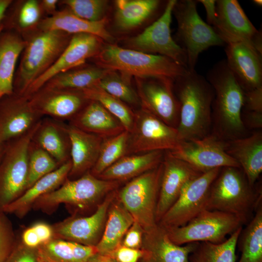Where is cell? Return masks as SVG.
<instances>
[{
  "label": "cell",
  "instance_id": "1",
  "mask_svg": "<svg viewBox=\"0 0 262 262\" xmlns=\"http://www.w3.org/2000/svg\"><path fill=\"white\" fill-rule=\"evenodd\" d=\"M173 90L180 105L177 128L180 140H198L210 134L214 92L206 78L195 69H188L174 81Z\"/></svg>",
  "mask_w": 262,
  "mask_h": 262
},
{
  "label": "cell",
  "instance_id": "2",
  "mask_svg": "<svg viewBox=\"0 0 262 262\" xmlns=\"http://www.w3.org/2000/svg\"><path fill=\"white\" fill-rule=\"evenodd\" d=\"M206 79L214 92L211 133L225 141L248 135L250 133L245 127L241 117L244 91L226 60L214 64L208 71Z\"/></svg>",
  "mask_w": 262,
  "mask_h": 262
},
{
  "label": "cell",
  "instance_id": "3",
  "mask_svg": "<svg viewBox=\"0 0 262 262\" xmlns=\"http://www.w3.org/2000/svg\"><path fill=\"white\" fill-rule=\"evenodd\" d=\"M97 66L118 72L131 79L167 78L174 81L188 69L164 56L123 48L114 44L103 45L93 58Z\"/></svg>",
  "mask_w": 262,
  "mask_h": 262
},
{
  "label": "cell",
  "instance_id": "4",
  "mask_svg": "<svg viewBox=\"0 0 262 262\" xmlns=\"http://www.w3.org/2000/svg\"><path fill=\"white\" fill-rule=\"evenodd\" d=\"M26 45L16 72L14 92L23 95L31 84L48 70L64 51L72 35L58 30L34 29Z\"/></svg>",
  "mask_w": 262,
  "mask_h": 262
},
{
  "label": "cell",
  "instance_id": "5",
  "mask_svg": "<svg viewBox=\"0 0 262 262\" xmlns=\"http://www.w3.org/2000/svg\"><path fill=\"white\" fill-rule=\"evenodd\" d=\"M261 202V191L249 184L242 169L227 166L221 168L211 185L206 209L235 215L246 223Z\"/></svg>",
  "mask_w": 262,
  "mask_h": 262
},
{
  "label": "cell",
  "instance_id": "6",
  "mask_svg": "<svg viewBox=\"0 0 262 262\" xmlns=\"http://www.w3.org/2000/svg\"><path fill=\"white\" fill-rule=\"evenodd\" d=\"M121 182L100 179L90 171L73 180L68 179L58 188L36 200L32 208L48 213L64 204L75 211H85L97 206Z\"/></svg>",
  "mask_w": 262,
  "mask_h": 262
},
{
  "label": "cell",
  "instance_id": "7",
  "mask_svg": "<svg viewBox=\"0 0 262 262\" xmlns=\"http://www.w3.org/2000/svg\"><path fill=\"white\" fill-rule=\"evenodd\" d=\"M163 170L162 162L115 190V198L144 231L157 225L156 213Z\"/></svg>",
  "mask_w": 262,
  "mask_h": 262
},
{
  "label": "cell",
  "instance_id": "8",
  "mask_svg": "<svg viewBox=\"0 0 262 262\" xmlns=\"http://www.w3.org/2000/svg\"><path fill=\"white\" fill-rule=\"evenodd\" d=\"M197 0H177L174 7L180 46L184 50L188 70H194L199 54L209 48L226 44L213 27L199 16Z\"/></svg>",
  "mask_w": 262,
  "mask_h": 262
},
{
  "label": "cell",
  "instance_id": "9",
  "mask_svg": "<svg viewBox=\"0 0 262 262\" xmlns=\"http://www.w3.org/2000/svg\"><path fill=\"white\" fill-rule=\"evenodd\" d=\"M39 123L26 134L5 143L0 161V212L26 190L29 147Z\"/></svg>",
  "mask_w": 262,
  "mask_h": 262
},
{
  "label": "cell",
  "instance_id": "10",
  "mask_svg": "<svg viewBox=\"0 0 262 262\" xmlns=\"http://www.w3.org/2000/svg\"><path fill=\"white\" fill-rule=\"evenodd\" d=\"M245 223L235 215L205 209L184 226L164 229L170 240L178 245L197 242L219 244Z\"/></svg>",
  "mask_w": 262,
  "mask_h": 262
},
{
  "label": "cell",
  "instance_id": "11",
  "mask_svg": "<svg viewBox=\"0 0 262 262\" xmlns=\"http://www.w3.org/2000/svg\"><path fill=\"white\" fill-rule=\"evenodd\" d=\"M176 128L141 108L134 112L129 132L127 155L153 151H172L180 143Z\"/></svg>",
  "mask_w": 262,
  "mask_h": 262
},
{
  "label": "cell",
  "instance_id": "12",
  "mask_svg": "<svg viewBox=\"0 0 262 262\" xmlns=\"http://www.w3.org/2000/svg\"><path fill=\"white\" fill-rule=\"evenodd\" d=\"M177 1L168 0L164 12L158 19L141 33L127 40V49L164 56L187 68L186 53L171 36L170 26Z\"/></svg>",
  "mask_w": 262,
  "mask_h": 262
},
{
  "label": "cell",
  "instance_id": "13",
  "mask_svg": "<svg viewBox=\"0 0 262 262\" xmlns=\"http://www.w3.org/2000/svg\"><path fill=\"white\" fill-rule=\"evenodd\" d=\"M221 168L203 173L187 183L158 224L165 229L181 227L206 209L210 188Z\"/></svg>",
  "mask_w": 262,
  "mask_h": 262
},
{
  "label": "cell",
  "instance_id": "14",
  "mask_svg": "<svg viewBox=\"0 0 262 262\" xmlns=\"http://www.w3.org/2000/svg\"><path fill=\"white\" fill-rule=\"evenodd\" d=\"M213 29L226 44L244 43L262 55V33L254 26L236 0H216Z\"/></svg>",
  "mask_w": 262,
  "mask_h": 262
},
{
  "label": "cell",
  "instance_id": "15",
  "mask_svg": "<svg viewBox=\"0 0 262 262\" xmlns=\"http://www.w3.org/2000/svg\"><path fill=\"white\" fill-rule=\"evenodd\" d=\"M135 79L141 108L177 129L180 105L174 92V81L158 78Z\"/></svg>",
  "mask_w": 262,
  "mask_h": 262
},
{
  "label": "cell",
  "instance_id": "16",
  "mask_svg": "<svg viewBox=\"0 0 262 262\" xmlns=\"http://www.w3.org/2000/svg\"><path fill=\"white\" fill-rule=\"evenodd\" d=\"M226 141L211 133L202 139L181 141L177 148L166 151L202 173L227 166L241 168L226 152Z\"/></svg>",
  "mask_w": 262,
  "mask_h": 262
},
{
  "label": "cell",
  "instance_id": "17",
  "mask_svg": "<svg viewBox=\"0 0 262 262\" xmlns=\"http://www.w3.org/2000/svg\"><path fill=\"white\" fill-rule=\"evenodd\" d=\"M116 190L109 193L91 214L71 217L52 225L54 238L96 246L101 237Z\"/></svg>",
  "mask_w": 262,
  "mask_h": 262
},
{
  "label": "cell",
  "instance_id": "18",
  "mask_svg": "<svg viewBox=\"0 0 262 262\" xmlns=\"http://www.w3.org/2000/svg\"><path fill=\"white\" fill-rule=\"evenodd\" d=\"M99 37L88 33L72 35L68 45L54 64L34 81L23 96L29 98L48 81L58 73L83 65L88 59L93 58L103 46Z\"/></svg>",
  "mask_w": 262,
  "mask_h": 262
},
{
  "label": "cell",
  "instance_id": "19",
  "mask_svg": "<svg viewBox=\"0 0 262 262\" xmlns=\"http://www.w3.org/2000/svg\"><path fill=\"white\" fill-rule=\"evenodd\" d=\"M43 117L31 107L29 98L14 93L0 99V141L6 143L26 134Z\"/></svg>",
  "mask_w": 262,
  "mask_h": 262
},
{
  "label": "cell",
  "instance_id": "20",
  "mask_svg": "<svg viewBox=\"0 0 262 262\" xmlns=\"http://www.w3.org/2000/svg\"><path fill=\"white\" fill-rule=\"evenodd\" d=\"M31 107L41 116L64 122L73 118L88 103L80 90L42 87L29 98Z\"/></svg>",
  "mask_w": 262,
  "mask_h": 262
},
{
  "label": "cell",
  "instance_id": "21",
  "mask_svg": "<svg viewBox=\"0 0 262 262\" xmlns=\"http://www.w3.org/2000/svg\"><path fill=\"white\" fill-rule=\"evenodd\" d=\"M162 164L163 170L156 213L157 224L176 201L184 186L203 173L167 151L165 152Z\"/></svg>",
  "mask_w": 262,
  "mask_h": 262
},
{
  "label": "cell",
  "instance_id": "22",
  "mask_svg": "<svg viewBox=\"0 0 262 262\" xmlns=\"http://www.w3.org/2000/svg\"><path fill=\"white\" fill-rule=\"evenodd\" d=\"M227 65L244 92L262 88V55L244 43L227 44Z\"/></svg>",
  "mask_w": 262,
  "mask_h": 262
},
{
  "label": "cell",
  "instance_id": "23",
  "mask_svg": "<svg viewBox=\"0 0 262 262\" xmlns=\"http://www.w3.org/2000/svg\"><path fill=\"white\" fill-rule=\"evenodd\" d=\"M198 243L177 245L170 240L166 229L157 224L144 231L139 262H190L189 256Z\"/></svg>",
  "mask_w": 262,
  "mask_h": 262
},
{
  "label": "cell",
  "instance_id": "24",
  "mask_svg": "<svg viewBox=\"0 0 262 262\" xmlns=\"http://www.w3.org/2000/svg\"><path fill=\"white\" fill-rule=\"evenodd\" d=\"M66 130L70 143L71 168L68 179H77L89 172L98 157L104 138L69 124Z\"/></svg>",
  "mask_w": 262,
  "mask_h": 262
},
{
  "label": "cell",
  "instance_id": "25",
  "mask_svg": "<svg viewBox=\"0 0 262 262\" xmlns=\"http://www.w3.org/2000/svg\"><path fill=\"white\" fill-rule=\"evenodd\" d=\"M226 151L239 164L249 184L254 187L262 172V131L226 141Z\"/></svg>",
  "mask_w": 262,
  "mask_h": 262
},
{
  "label": "cell",
  "instance_id": "26",
  "mask_svg": "<svg viewBox=\"0 0 262 262\" xmlns=\"http://www.w3.org/2000/svg\"><path fill=\"white\" fill-rule=\"evenodd\" d=\"M107 22L106 17L95 22L83 19L65 8L52 16L42 19L35 29L41 31L58 30L72 35L88 33L113 44L114 37L107 30Z\"/></svg>",
  "mask_w": 262,
  "mask_h": 262
},
{
  "label": "cell",
  "instance_id": "27",
  "mask_svg": "<svg viewBox=\"0 0 262 262\" xmlns=\"http://www.w3.org/2000/svg\"><path fill=\"white\" fill-rule=\"evenodd\" d=\"M69 124L104 139L115 136L125 130L115 116L100 103L93 100H89Z\"/></svg>",
  "mask_w": 262,
  "mask_h": 262
},
{
  "label": "cell",
  "instance_id": "28",
  "mask_svg": "<svg viewBox=\"0 0 262 262\" xmlns=\"http://www.w3.org/2000/svg\"><path fill=\"white\" fill-rule=\"evenodd\" d=\"M32 141L48 153L59 166L70 158V143L64 122L47 117L42 118Z\"/></svg>",
  "mask_w": 262,
  "mask_h": 262
},
{
  "label": "cell",
  "instance_id": "29",
  "mask_svg": "<svg viewBox=\"0 0 262 262\" xmlns=\"http://www.w3.org/2000/svg\"><path fill=\"white\" fill-rule=\"evenodd\" d=\"M71 168L70 159L57 169L43 176L27 189L18 198L1 211L13 213L19 218L24 217L40 197L55 190L68 178Z\"/></svg>",
  "mask_w": 262,
  "mask_h": 262
},
{
  "label": "cell",
  "instance_id": "30",
  "mask_svg": "<svg viewBox=\"0 0 262 262\" xmlns=\"http://www.w3.org/2000/svg\"><path fill=\"white\" fill-rule=\"evenodd\" d=\"M25 45L16 31L3 29L0 34V99L14 93L16 65Z\"/></svg>",
  "mask_w": 262,
  "mask_h": 262
},
{
  "label": "cell",
  "instance_id": "31",
  "mask_svg": "<svg viewBox=\"0 0 262 262\" xmlns=\"http://www.w3.org/2000/svg\"><path fill=\"white\" fill-rule=\"evenodd\" d=\"M164 151L158 150L126 155L104 170L98 178L121 183L128 181L158 166Z\"/></svg>",
  "mask_w": 262,
  "mask_h": 262
},
{
  "label": "cell",
  "instance_id": "32",
  "mask_svg": "<svg viewBox=\"0 0 262 262\" xmlns=\"http://www.w3.org/2000/svg\"><path fill=\"white\" fill-rule=\"evenodd\" d=\"M131 214L115 198L111 202L101 237L96 246L98 253L110 255L121 244L123 238L134 222Z\"/></svg>",
  "mask_w": 262,
  "mask_h": 262
},
{
  "label": "cell",
  "instance_id": "33",
  "mask_svg": "<svg viewBox=\"0 0 262 262\" xmlns=\"http://www.w3.org/2000/svg\"><path fill=\"white\" fill-rule=\"evenodd\" d=\"M161 3L159 0H116L115 25L122 32L133 30L155 15Z\"/></svg>",
  "mask_w": 262,
  "mask_h": 262
},
{
  "label": "cell",
  "instance_id": "34",
  "mask_svg": "<svg viewBox=\"0 0 262 262\" xmlns=\"http://www.w3.org/2000/svg\"><path fill=\"white\" fill-rule=\"evenodd\" d=\"M97 252L96 246L57 238L37 248L38 261L42 262H87Z\"/></svg>",
  "mask_w": 262,
  "mask_h": 262
},
{
  "label": "cell",
  "instance_id": "35",
  "mask_svg": "<svg viewBox=\"0 0 262 262\" xmlns=\"http://www.w3.org/2000/svg\"><path fill=\"white\" fill-rule=\"evenodd\" d=\"M82 66L57 74L42 87L62 90H81L96 85L110 70L98 66Z\"/></svg>",
  "mask_w": 262,
  "mask_h": 262
},
{
  "label": "cell",
  "instance_id": "36",
  "mask_svg": "<svg viewBox=\"0 0 262 262\" xmlns=\"http://www.w3.org/2000/svg\"><path fill=\"white\" fill-rule=\"evenodd\" d=\"M242 227L231 234L229 238L219 244L198 243L190 254V262H236V249Z\"/></svg>",
  "mask_w": 262,
  "mask_h": 262
},
{
  "label": "cell",
  "instance_id": "37",
  "mask_svg": "<svg viewBox=\"0 0 262 262\" xmlns=\"http://www.w3.org/2000/svg\"><path fill=\"white\" fill-rule=\"evenodd\" d=\"M241 255L238 262H262V206L240 234Z\"/></svg>",
  "mask_w": 262,
  "mask_h": 262
},
{
  "label": "cell",
  "instance_id": "38",
  "mask_svg": "<svg viewBox=\"0 0 262 262\" xmlns=\"http://www.w3.org/2000/svg\"><path fill=\"white\" fill-rule=\"evenodd\" d=\"M88 100L97 101L115 116L130 132L133 124L134 112L123 101L111 95L97 85L80 90Z\"/></svg>",
  "mask_w": 262,
  "mask_h": 262
},
{
  "label": "cell",
  "instance_id": "39",
  "mask_svg": "<svg viewBox=\"0 0 262 262\" xmlns=\"http://www.w3.org/2000/svg\"><path fill=\"white\" fill-rule=\"evenodd\" d=\"M129 132L125 130L115 136L104 139L97 161L90 171L98 177L104 170L127 155Z\"/></svg>",
  "mask_w": 262,
  "mask_h": 262
},
{
  "label": "cell",
  "instance_id": "40",
  "mask_svg": "<svg viewBox=\"0 0 262 262\" xmlns=\"http://www.w3.org/2000/svg\"><path fill=\"white\" fill-rule=\"evenodd\" d=\"M16 7L10 16L5 15L2 21L5 30H13L18 32H29L34 29L41 21L42 13L39 1L27 0Z\"/></svg>",
  "mask_w": 262,
  "mask_h": 262
},
{
  "label": "cell",
  "instance_id": "41",
  "mask_svg": "<svg viewBox=\"0 0 262 262\" xmlns=\"http://www.w3.org/2000/svg\"><path fill=\"white\" fill-rule=\"evenodd\" d=\"M96 85L125 103H140L137 93L131 85L130 79L118 72L109 70Z\"/></svg>",
  "mask_w": 262,
  "mask_h": 262
},
{
  "label": "cell",
  "instance_id": "42",
  "mask_svg": "<svg viewBox=\"0 0 262 262\" xmlns=\"http://www.w3.org/2000/svg\"><path fill=\"white\" fill-rule=\"evenodd\" d=\"M59 166L56 161L48 153L31 140L28 152V176L26 190L39 179Z\"/></svg>",
  "mask_w": 262,
  "mask_h": 262
},
{
  "label": "cell",
  "instance_id": "43",
  "mask_svg": "<svg viewBox=\"0 0 262 262\" xmlns=\"http://www.w3.org/2000/svg\"><path fill=\"white\" fill-rule=\"evenodd\" d=\"M108 3L105 0H63L59 2L76 16L94 22L105 18Z\"/></svg>",
  "mask_w": 262,
  "mask_h": 262
},
{
  "label": "cell",
  "instance_id": "44",
  "mask_svg": "<svg viewBox=\"0 0 262 262\" xmlns=\"http://www.w3.org/2000/svg\"><path fill=\"white\" fill-rule=\"evenodd\" d=\"M12 223L6 213L0 212V262H5L14 248L16 241Z\"/></svg>",
  "mask_w": 262,
  "mask_h": 262
},
{
  "label": "cell",
  "instance_id": "45",
  "mask_svg": "<svg viewBox=\"0 0 262 262\" xmlns=\"http://www.w3.org/2000/svg\"><path fill=\"white\" fill-rule=\"evenodd\" d=\"M5 262H38L37 249L17 243Z\"/></svg>",
  "mask_w": 262,
  "mask_h": 262
},
{
  "label": "cell",
  "instance_id": "46",
  "mask_svg": "<svg viewBox=\"0 0 262 262\" xmlns=\"http://www.w3.org/2000/svg\"><path fill=\"white\" fill-rule=\"evenodd\" d=\"M144 233L143 228L134 221L125 233L121 245L131 248L141 249Z\"/></svg>",
  "mask_w": 262,
  "mask_h": 262
},
{
  "label": "cell",
  "instance_id": "47",
  "mask_svg": "<svg viewBox=\"0 0 262 262\" xmlns=\"http://www.w3.org/2000/svg\"><path fill=\"white\" fill-rule=\"evenodd\" d=\"M242 110L262 113V88L244 92Z\"/></svg>",
  "mask_w": 262,
  "mask_h": 262
},
{
  "label": "cell",
  "instance_id": "48",
  "mask_svg": "<svg viewBox=\"0 0 262 262\" xmlns=\"http://www.w3.org/2000/svg\"><path fill=\"white\" fill-rule=\"evenodd\" d=\"M109 255L117 262H139L142 251L141 249L131 248L120 245Z\"/></svg>",
  "mask_w": 262,
  "mask_h": 262
},
{
  "label": "cell",
  "instance_id": "49",
  "mask_svg": "<svg viewBox=\"0 0 262 262\" xmlns=\"http://www.w3.org/2000/svg\"><path fill=\"white\" fill-rule=\"evenodd\" d=\"M241 117L245 127L248 131L262 130V113L242 110Z\"/></svg>",
  "mask_w": 262,
  "mask_h": 262
},
{
  "label": "cell",
  "instance_id": "50",
  "mask_svg": "<svg viewBox=\"0 0 262 262\" xmlns=\"http://www.w3.org/2000/svg\"><path fill=\"white\" fill-rule=\"evenodd\" d=\"M32 227L36 233L41 245L46 243L54 238L52 226L45 222H38Z\"/></svg>",
  "mask_w": 262,
  "mask_h": 262
},
{
  "label": "cell",
  "instance_id": "51",
  "mask_svg": "<svg viewBox=\"0 0 262 262\" xmlns=\"http://www.w3.org/2000/svg\"><path fill=\"white\" fill-rule=\"evenodd\" d=\"M21 243L26 247L33 249H37L41 245L36 233L32 226L23 231Z\"/></svg>",
  "mask_w": 262,
  "mask_h": 262
},
{
  "label": "cell",
  "instance_id": "52",
  "mask_svg": "<svg viewBox=\"0 0 262 262\" xmlns=\"http://www.w3.org/2000/svg\"><path fill=\"white\" fill-rule=\"evenodd\" d=\"M197 1L204 7L208 24L214 27L216 23V0H198Z\"/></svg>",
  "mask_w": 262,
  "mask_h": 262
},
{
  "label": "cell",
  "instance_id": "53",
  "mask_svg": "<svg viewBox=\"0 0 262 262\" xmlns=\"http://www.w3.org/2000/svg\"><path fill=\"white\" fill-rule=\"evenodd\" d=\"M59 0H42L39 1L42 13L49 14V16L55 14L57 10V5Z\"/></svg>",
  "mask_w": 262,
  "mask_h": 262
},
{
  "label": "cell",
  "instance_id": "54",
  "mask_svg": "<svg viewBox=\"0 0 262 262\" xmlns=\"http://www.w3.org/2000/svg\"><path fill=\"white\" fill-rule=\"evenodd\" d=\"M87 262H117L113 257L109 255L96 253L92 256Z\"/></svg>",
  "mask_w": 262,
  "mask_h": 262
},
{
  "label": "cell",
  "instance_id": "55",
  "mask_svg": "<svg viewBox=\"0 0 262 262\" xmlns=\"http://www.w3.org/2000/svg\"><path fill=\"white\" fill-rule=\"evenodd\" d=\"M13 2L12 0H0V25L2 24L8 8Z\"/></svg>",
  "mask_w": 262,
  "mask_h": 262
},
{
  "label": "cell",
  "instance_id": "56",
  "mask_svg": "<svg viewBox=\"0 0 262 262\" xmlns=\"http://www.w3.org/2000/svg\"><path fill=\"white\" fill-rule=\"evenodd\" d=\"M5 146V143L0 141V161L3 155Z\"/></svg>",
  "mask_w": 262,
  "mask_h": 262
},
{
  "label": "cell",
  "instance_id": "57",
  "mask_svg": "<svg viewBox=\"0 0 262 262\" xmlns=\"http://www.w3.org/2000/svg\"><path fill=\"white\" fill-rule=\"evenodd\" d=\"M252 2L256 5L260 7L262 6V0H253Z\"/></svg>",
  "mask_w": 262,
  "mask_h": 262
},
{
  "label": "cell",
  "instance_id": "58",
  "mask_svg": "<svg viewBox=\"0 0 262 262\" xmlns=\"http://www.w3.org/2000/svg\"><path fill=\"white\" fill-rule=\"evenodd\" d=\"M4 29V26L2 24L1 25H0V34L2 32V31Z\"/></svg>",
  "mask_w": 262,
  "mask_h": 262
},
{
  "label": "cell",
  "instance_id": "59",
  "mask_svg": "<svg viewBox=\"0 0 262 262\" xmlns=\"http://www.w3.org/2000/svg\"><path fill=\"white\" fill-rule=\"evenodd\" d=\"M38 262H40V261H38Z\"/></svg>",
  "mask_w": 262,
  "mask_h": 262
}]
</instances>
